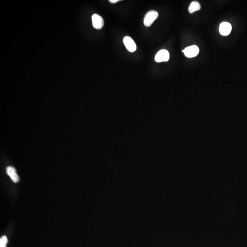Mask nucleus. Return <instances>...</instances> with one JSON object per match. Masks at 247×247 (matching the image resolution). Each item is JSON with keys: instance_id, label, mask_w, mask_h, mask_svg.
Returning <instances> with one entry per match:
<instances>
[{"instance_id": "obj_2", "label": "nucleus", "mask_w": 247, "mask_h": 247, "mask_svg": "<svg viewBox=\"0 0 247 247\" xmlns=\"http://www.w3.org/2000/svg\"><path fill=\"white\" fill-rule=\"evenodd\" d=\"M169 53L166 49H162L156 54L155 61L157 62H166L169 59Z\"/></svg>"}, {"instance_id": "obj_8", "label": "nucleus", "mask_w": 247, "mask_h": 247, "mask_svg": "<svg viewBox=\"0 0 247 247\" xmlns=\"http://www.w3.org/2000/svg\"><path fill=\"white\" fill-rule=\"evenodd\" d=\"M201 8V5L199 2L194 1L191 2L189 7V12L190 13H193L196 11H199Z\"/></svg>"}, {"instance_id": "obj_10", "label": "nucleus", "mask_w": 247, "mask_h": 247, "mask_svg": "<svg viewBox=\"0 0 247 247\" xmlns=\"http://www.w3.org/2000/svg\"><path fill=\"white\" fill-rule=\"evenodd\" d=\"M120 1V0H110V1H109L112 3H116V2H118V1Z\"/></svg>"}, {"instance_id": "obj_4", "label": "nucleus", "mask_w": 247, "mask_h": 247, "mask_svg": "<svg viewBox=\"0 0 247 247\" xmlns=\"http://www.w3.org/2000/svg\"><path fill=\"white\" fill-rule=\"evenodd\" d=\"M123 42L129 51L134 52L137 49V45L131 37L126 36L123 39Z\"/></svg>"}, {"instance_id": "obj_9", "label": "nucleus", "mask_w": 247, "mask_h": 247, "mask_svg": "<svg viewBox=\"0 0 247 247\" xmlns=\"http://www.w3.org/2000/svg\"><path fill=\"white\" fill-rule=\"evenodd\" d=\"M7 242L8 240L7 237L3 236L0 239V247H7Z\"/></svg>"}, {"instance_id": "obj_3", "label": "nucleus", "mask_w": 247, "mask_h": 247, "mask_svg": "<svg viewBox=\"0 0 247 247\" xmlns=\"http://www.w3.org/2000/svg\"><path fill=\"white\" fill-rule=\"evenodd\" d=\"M200 49L196 46H192L186 47L184 49V55L188 58L196 57L198 54Z\"/></svg>"}, {"instance_id": "obj_5", "label": "nucleus", "mask_w": 247, "mask_h": 247, "mask_svg": "<svg viewBox=\"0 0 247 247\" xmlns=\"http://www.w3.org/2000/svg\"><path fill=\"white\" fill-rule=\"evenodd\" d=\"M93 25L94 28L97 29H101L104 27V21L102 16L97 14H94L92 17Z\"/></svg>"}, {"instance_id": "obj_6", "label": "nucleus", "mask_w": 247, "mask_h": 247, "mask_svg": "<svg viewBox=\"0 0 247 247\" xmlns=\"http://www.w3.org/2000/svg\"><path fill=\"white\" fill-rule=\"evenodd\" d=\"M232 25L228 22H223L221 23L219 27L220 34L223 36H228L232 31Z\"/></svg>"}, {"instance_id": "obj_7", "label": "nucleus", "mask_w": 247, "mask_h": 247, "mask_svg": "<svg viewBox=\"0 0 247 247\" xmlns=\"http://www.w3.org/2000/svg\"><path fill=\"white\" fill-rule=\"evenodd\" d=\"M7 174L11 178L15 183H18L19 181V177L16 173V170L13 167H8L6 169Z\"/></svg>"}, {"instance_id": "obj_1", "label": "nucleus", "mask_w": 247, "mask_h": 247, "mask_svg": "<svg viewBox=\"0 0 247 247\" xmlns=\"http://www.w3.org/2000/svg\"><path fill=\"white\" fill-rule=\"evenodd\" d=\"M158 14L157 11L151 10L146 13L144 19V24L146 27L151 26L158 18Z\"/></svg>"}]
</instances>
